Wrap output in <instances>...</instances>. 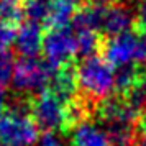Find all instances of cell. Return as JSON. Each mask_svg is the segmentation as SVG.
Masks as SVG:
<instances>
[{"instance_id":"obj_12","label":"cell","mask_w":146,"mask_h":146,"mask_svg":"<svg viewBox=\"0 0 146 146\" xmlns=\"http://www.w3.org/2000/svg\"><path fill=\"white\" fill-rule=\"evenodd\" d=\"M76 44H77V54L82 59H86V58L95 56V53L102 46V38L97 31H92V30H77L76 31Z\"/></svg>"},{"instance_id":"obj_21","label":"cell","mask_w":146,"mask_h":146,"mask_svg":"<svg viewBox=\"0 0 146 146\" xmlns=\"http://www.w3.org/2000/svg\"><path fill=\"white\" fill-rule=\"evenodd\" d=\"M94 2L95 3H100V5H115L120 0H94Z\"/></svg>"},{"instance_id":"obj_3","label":"cell","mask_w":146,"mask_h":146,"mask_svg":"<svg viewBox=\"0 0 146 146\" xmlns=\"http://www.w3.org/2000/svg\"><path fill=\"white\" fill-rule=\"evenodd\" d=\"M54 69L40 58H21L15 62L12 87L21 95H40L51 86Z\"/></svg>"},{"instance_id":"obj_6","label":"cell","mask_w":146,"mask_h":146,"mask_svg":"<svg viewBox=\"0 0 146 146\" xmlns=\"http://www.w3.org/2000/svg\"><path fill=\"white\" fill-rule=\"evenodd\" d=\"M105 59L113 67H126L136 66V56H138V33L136 30H130L123 35L108 38L104 44Z\"/></svg>"},{"instance_id":"obj_13","label":"cell","mask_w":146,"mask_h":146,"mask_svg":"<svg viewBox=\"0 0 146 146\" xmlns=\"http://www.w3.org/2000/svg\"><path fill=\"white\" fill-rule=\"evenodd\" d=\"M51 12V0H23V15L28 23L33 25H46Z\"/></svg>"},{"instance_id":"obj_10","label":"cell","mask_w":146,"mask_h":146,"mask_svg":"<svg viewBox=\"0 0 146 146\" xmlns=\"http://www.w3.org/2000/svg\"><path fill=\"white\" fill-rule=\"evenodd\" d=\"M77 89V79H76V69L71 66L56 69L51 80V89L56 95H59L66 102H72V97Z\"/></svg>"},{"instance_id":"obj_1","label":"cell","mask_w":146,"mask_h":146,"mask_svg":"<svg viewBox=\"0 0 146 146\" xmlns=\"http://www.w3.org/2000/svg\"><path fill=\"white\" fill-rule=\"evenodd\" d=\"M77 87L87 105L102 104L115 92V69L100 56H92L80 61L76 69Z\"/></svg>"},{"instance_id":"obj_5","label":"cell","mask_w":146,"mask_h":146,"mask_svg":"<svg viewBox=\"0 0 146 146\" xmlns=\"http://www.w3.org/2000/svg\"><path fill=\"white\" fill-rule=\"evenodd\" d=\"M43 56L49 66L56 69L69 66L72 58L77 54L76 31L72 27L51 28L43 38Z\"/></svg>"},{"instance_id":"obj_16","label":"cell","mask_w":146,"mask_h":146,"mask_svg":"<svg viewBox=\"0 0 146 146\" xmlns=\"http://www.w3.org/2000/svg\"><path fill=\"white\" fill-rule=\"evenodd\" d=\"M18 35V28L13 23L0 21V51H8L15 44Z\"/></svg>"},{"instance_id":"obj_15","label":"cell","mask_w":146,"mask_h":146,"mask_svg":"<svg viewBox=\"0 0 146 146\" xmlns=\"http://www.w3.org/2000/svg\"><path fill=\"white\" fill-rule=\"evenodd\" d=\"M15 59L8 51H0V94L12 82Z\"/></svg>"},{"instance_id":"obj_2","label":"cell","mask_w":146,"mask_h":146,"mask_svg":"<svg viewBox=\"0 0 146 146\" xmlns=\"http://www.w3.org/2000/svg\"><path fill=\"white\" fill-rule=\"evenodd\" d=\"M30 110L35 125L41 131L56 135V131L71 128V102L62 100L49 89L31 99Z\"/></svg>"},{"instance_id":"obj_20","label":"cell","mask_w":146,"mask_h":146,"mask_svg":"<svg viewBox=\"0 0 146 146\" xmlns=\"http://www.w3.org/2000/svg\"><path fill=\"white\" fill-rule=\"evenodd\" d=\"M7 113V102H5V97L3 94H0V118Z\"/></svg>"},{"instance_id":"obj_18","label":"cell","mask_w":146,"mask_h":146,"mask_svg":"<svg viewBox=\"0 0 146 146\" xmlns=\"http://www.w3.org/2000/svg\"><path fill=\"white\" fill-rule=\"evenodd\" d=\"M138 18H139V27H146V0H139Z\"/></svg>"},{"instance_id":"obj_17","label":"cell","mask_w":146,"mask_h":146,"mask_svg":"<svg viewBox=\"0 0 146 146\" xmlns=\"http://www.w3.org/2000/svg\"><path fill=\"white\" fill-rule=\"evenodd\" d=\"M40 146H66V145H64V141L58 135H54V133H44L40 139Z\"/></svg>"},{"instance_id":"obj_14","label":"cell","mask_w":146,"mask_h":146,"mask_svg":"<svg viewBox=\"0 0 146 146\" xmlns=\"http://www.w3.org/2000/svg\"><path fill=\"white\" fill-rule=\"evenodd\" d=\"M23 17V0H0V21L13 23Z\"/></svg>"},{"instance_id":"obj_11","label":"cell","mask_w":146,"mask_h":146,"mask_svg":"<svg viewBox=\"0 0 146 146\" xmlns=\"http://www.w3.org/2000/svg\"><path fill=\"white\" fill-rule=\"evenodd\" d=\"M76 13H77V0H51V12L46 25L51 28L69 27Z\"/></svg>"},{"instance_id":"obj_9","label":"cell","mask_w":146,"mask_h":146,"mask_svg":"<svg viewBox=\"0 0 146 146\" xmlns=\"http://www.w3.org/2000/svg\"><path fill=\"white\" fill-rule=\"evenodd\" d=\"M43 33L41 27L33 23H25L18 30L15 48L21 58H38V53L43 49Z\"/></svg>"},{"instance_id":"obj_8","label":"cell","mask_w":146,"mask_h":146,"mask_svg":"<svg viewBox=\"0 0 146 146\" xmlns=\"http://www.w3.org/2000/svg\"><path fill=\"white\" fill-rule=\"evenodd\" d=\"M72 146H112L107 131L92 120H82L71 126Z\"/></svg>"},{"instance_id":"obj_19","label":"cell","mask_w":146,"mask_h":146,"mask_svg":"<svg viewBox=\"0 0 146 146\" xmlns=\"http://www.w3.org/2000/svg\"><path fill=\"white\" fill-rule=\"evenodd\" d=\"M139 146H146V118L141 120V126H139Z\"/></svg>"},{"instance_id":"obj_7","label":"cell","mask_w":146,"mask_h":146,"mask_svg":"<svg viewBox=\"0 0 146 146\" xmlns=\"http://www.w3.org/2000/svg\"><path fill=\"white\" fill-rule=\"evenodd\" d=\"M133 10L126 5H104L102 10V23H100V31L107 35L108 38L123 35L130 31L133 27Z\"/></svg>"},{"instance_id":"obj_4","label":"cell","mask_w":146,"mask_h":146,"mask_svg":"<svg viewBox=\"0 0 146 146\" xmlns=\"http://www.w3.org/2000/svg\"><path fill=\"white\" fill-rule=\"evenodd\" d=\"M38 136V126L21 107L7 110L0 118V146H33Z\"/></svg>"}]
</instances>
